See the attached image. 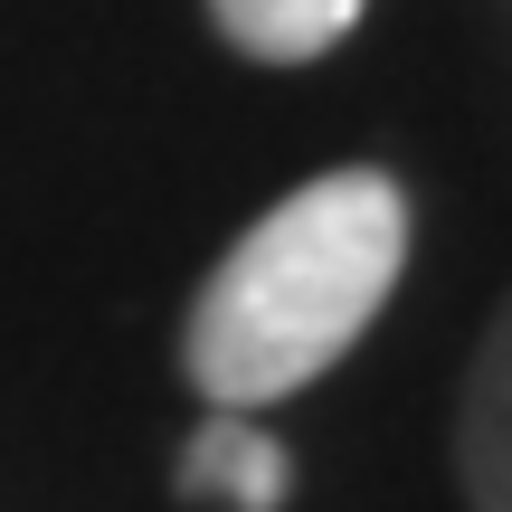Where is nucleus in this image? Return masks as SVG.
<instances>
[{
    "instance_id": "7ed1b4c3",
    "label": "nucleus",
    "mask_w": 512,
    "mask_h": 512,
    "mask_svg": "<svg viewBox=\"0 0 512 512\" xmlns=\"http://www.w3.org/2000/svg\"><path fill=\"white\" fill-rule=\"evenodd\" d=\"M512 323L494 313L465 370V408H456V484L465 512H512Z\"/></svg>"
},
{
    "instance_id": "20e7f679",
    "label": "nucleus",
    "mask_w": 512,
    "mask_h": 512,
    "mask_svg": "<svg viewBox=\"0 0 512 512\" xmlns=\"http://www.w3.org/2000/svg\"><path fill=\"white\" fill-rule=\"evenodd\" d=\"M370 0H209V19H219V38L256 67H313V57H332L351 29H361Z\"/></svg>"
},
{
    "instance_id": "f03ea898",
    "label": "nucleus",
    "mask_w": 512,
    "mask_h": 512,
    "mask_svg": "<svg viewBox=\"0 0 512 512\" xmlns=\"http://www.w3.org/2000/svg\"><path fill=\"white\" fill-rule=\"evenodd\" d=\"M171 494H181V503H219V512H285L294 456L266 437V418H247V408H209L200 437H190L181 465H171Z\"/></svg>"
},
{
    "instance_id": "f257e3e1",
    "label": "nucleus",
    "mask_w": 512,
    "mask_h": 512,
    "mask_svg": "<svg viewBox=\"0 0 512 512\" xmlns=\"http://www.w3.org/2000/svg\"><path fill=\"white\" fill-rule=\"evenodd\" d=\"M408 275V190L389 171H313L200 275L181 313V380L209 408H275L351 361Z\"/></svg>"
}]
</instances>
